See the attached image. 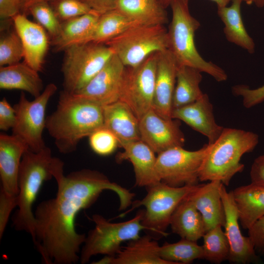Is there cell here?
<instances>
[{"mask_svg":"<svg viewBox=\"0 0 264 264\" xmlns=\"http://www.w3.org/2000/svg\"><path fill=\"white\" fill-rule=\"evenodd\" d=\"M55 179L58 187L55 197L40 202L34 213V244L46 264H76L86 238L75 229L78 213L90 207L105 190L117 194L120 211L132 204L135 194L89 169L66 176L62 173Z\"/></svg>","mask_w":264,"mask_h":264,"instance_id":"1","label":"cell"},{"mask_svg":"<svg viewBox=\"0 0 264 264\" xmlns=\"http://www.w3.org/2000/svg\"><path fill=\"white\" fill-rule=\"evenodd\" d=\"M104 126L103 107L78 93L63 90L56 110L46 118L45 129L60 153H71L85 137Z\"/></svg>","mask_w":264,"mask_h":264,"instance_id":"2","label":"cell"},{"mask_svg":"<svg viewBox=\"0 0 264 264\" xmlns=\"http://www.w3.org/2000/svg\"><path fill=\"white\" fill-rule=\"evenodd\" d=\"M64 162L52 155L47 146L34 152L29 149L24 153L19 170L18 210L12 218V223L17 231L30 234L35 242V218L33 205L43 183L54 179L64 172Z\"/></svg>","mask_w":264,"mask_h":264,"instance_id":"3","label":"cell"},{"mask_svg":"<svg viewBox=\"0 0 264 264\" xmlns=\"http://www.w3.org/2000/svg\"><path fill=\"white\" fill-rule=\"evenodd\" d=\"M259 143L256 133L241 129H223L218 139L209 144L199 175V181L219 180L228 186L232 177L242 172V157L252 152Z\"/></svg>","mask_w":264,"mask_h":264,"instance_id":"4","label":"cell"},{"mask_svg":"<svg viewBox=\"0 0 264 264\" xmlns=\"http://www.w3.org/2000/svg\"><path fill=\"white\" fill-rule=\"evenodd\" d=\"M172 19L167 30L168 50L178 65L189 66L208 74L218 82L227 79L221 67L204 60L198 51L195 43L200 23L190 14L189 0H172Z\"/></svg>","mask_w":264,"mask_h":264,"instance_id":"5","label":"cell"},{"mask_svg":"<svg viewBox=\"0 0 264 264\" xmlns=\"http://www.w3.org/2000/svg\"><path fill=\"white\" fill-rule=\"evenodd\" d=\"M143 214L144 209L140 210L133 218L119 222H111L101 215H93L95 226L86 236L80 252V263L86 264L92 256L98 254L115 256L123 242L138 238L140 232L145 230L141 223Z\"/></svg>","mask_w":264,"mask_h":264,"instance_id":"6","label":"cell"},{"mask_svg":"<svg viewBox=\"0 0 264 264\" xmlns=\"http://www.w3.org/2000/svg\"><path fill=\"white\" fill-rule=\"evenodd\" d=\"M198 184L175 187L160 181L146 188V195L140 200L132 201L129 211L141 206L145 207L141 223L148 234L159 239L168 235L166 230L174 211Z\"/></svg>","mask_w":264,"mask_h":264,"instance_id":"7","label":"cell"},{"mask_svg":"<svg viewBox=\"0 0 264 264\" xmlns=\"http://www.w3.org/2000/svg\"><path fill=\"white\" fill-rule=\"evenodd\" d=\"M64 52L61 68L63 90L75 93L85 87L114 54L105 44L93 42L72 45Z\"/></svg>","mask_w":264,"mask_h":264,"instance_id":"8","label":"cell"},{"mask_svg":"<svg viewBox=\"0 0 264 264\" xmlns=\"http://www.w3.org/2000/svg\"><path fill=\"white\" fill-rule=\"evenodd\" d=\"M127 67H134L154 52L168 49L164 25L133 26L106 44Z\"/></svg>","mask_w":264,"mask_h":264,"instance_id":"9","label":"cell"},{"mask_svg":"<svg viewBox=\"0 0 264 264\" xmlns=\"http://www.w3.org/2000/svg\"><path fill=\"white\" fill-rule=\"evenodd\" d=\"M57 90L55 84H48L41 94L31 101L22 91L19 101L13 106L16 119L12 129V134L22 138L33 152H38L46 146L43 137L45 129L46 110Z\"/></svg>","mask_w":264,"mask_h":264,"instance_id":"10","label":"cell"},{"mask_svg":"<svg viewBox=\"0 0 264 264\" xmlns=\"http://www.w3.org/2000/svg\"><path fill=\"white\" fill-rule=\"evenodd\" d=\"M208 147L205 144L192 151L176 147L157 154L156 170L161 181L175 187L198 184Z\"/></svg>","mask_w":264,"mask_h":264,"instance_id":"11","label":"cell"},{"mask_svg":"<svg viewBox=\"0 0 264 264\" xmlns=\"http://www.w3.org/2000/svg\"><path fill=\"white\" fill-rule=\"evenodd\" d=\"M158 53L136 66H125L119 100L126 103L139 120L152 108Z\"/></svg>","mask_w":264,"mask_h":264,"instance_id":"12","label":"cell"},{"mask_svg":"<svg viewBox=\"0 0 264 264\" xmlns=\"http://www.w3.org/2000/svg\"><path fill=\"white\" fill-rule=\"evenodd\" d=\"M139 124L140 140L155 153L184 145L179 120L165 118L152 108L141 117Z\"/></svg>","mask_w":264,"mask_h":264,"instance_id":"13","label":"cell"},{"mask_svg":"<svg viewBox=\"0 0 264 264\" xmlns=\"http://www.w3.org/2000/svg\"><path fill=\"white\" fill-rule=\"evenodd\" d=\"M220 193L225 214L224 233L227 239L230 253L228 261L245 264L257 260L255 249L249 237L244 236L240 229L239 212L233 191H227L222 183Z\"/></svg>","mask_w":264,"mask_h":264,"instance_id":"14","label":"cell"},{"mask_svg":"<svg viewBox=\"0 0 264 264\" xmlns=\"http://www.w3.org/2000/svg\"><path fill=\"white\" fill-rule=\"evenodd\" d=\"M125 66L113 55L102 69L76 93L103 106L119 100Z\"/></svg>","mask_w":264,"mask_h":264,"instance_id":"15","label":"cell"},{"mask_svg":"<svg viewBox=\"0 0 264 264\" xmlns=\"http://www.w3.org/2000/svg\"><path fill=\"white\" fill-rule=\"evenodd\" d=\"M28 149L26 143L19 136L0 133V191L8 197H18L20 165L22 156Z\"/></svg>","mask_w":264,"mask_h":264,"instance_id":"16","label":"cell"},{"mask_svg":"<svg viewBox=\"0 0 264 264\" xmlns=\"http://www.w3.org/2000/svg\"><path fill=\"white\" fill-rule=\"evenodd\" d=\"M12 20L22 45L24 62L36 71H41L50 43L46 30L22 13L16 15Z\"/></svg>","mask_w":264,"mask_h":264,"instance_id":"17","label":"cell"},{"mask_svg":"<svg viewBox=\"0 0 264 264\" xmlns=\"http://www.w3.org/2000/svg\"><path fill=\"white\" fill-rule=\"evenodd\" d=\"M178 65L168 49L158 52L152 109L166 119H172L173 100Z\"/></svg>","mask_w":264,"mask_h":264,"instance_id":"18","label":"cell"},{"mask_svg":"<svg viewBox=\"0 0 264 264\" xmlns=\"http://www.w3.org/2000/svg\"><path fill=\"white\" fill-rule=\"evenodd\" d=\"M172 118L183 121L205 136L209 144L218 139L224 129L217 123L213 105L206 93L195 102L173 109Z\"/></svg>","mask_w":264,"mask_h":264,"instance_id":"19","label":"cell"},{"mask_svg":"<svg viewBox=\"0 0 264 264\" xmlns=\"http://www.w3.org/2000/svg\"><path fill=\"white\" fill-rule=\"evenodd\" d=\"M123 152L118 153V163L128 160L132 164L135 178V185L148 187L161 181L156 170L155 153L142 140H139L121 146Z\"/></svg>","mask_w":264,"mask_h":264,"instance_id":"20","label":"cell"},{"mask_svg":"<svg viewBox=\"0 0 264 264\" xmlns=\"http://www.w3.org/2000/svg\"><path fill=\"white\" fill-rule=\"evenodd\" d=\"M160 245L149 234L129 241L114 257L105 256L95 264H172L161 258Z\"/></svg>","mask_w":264,"mask_h":264,"instance_id":"21","label":"cell"},{"mask_svg":"<svg viewBox=\"0 0 264 264\" xmlns=\"http://www.w3.org/2000/svg\"><path fill=\"white\" fill-rule=\"evenodd\" d=\"M221 182L212 180L206 184H198L188 198L200 213L206 231L217 226H224L225 214L220 187Z\"/></svg>","mask_w":264,"mask_h":264,"instance_id":"22","label":"cell"},{"mask_svg":"<svg viewBox=\"0 0 264 264\" xmlns=\"http://www.w3.org/2000/svg\"><path fill=\"white\" fill-rule=\"evenodd\" d=\"M103 107L104 126L114 134L120 146L140 140L139 120L126 103L119 100Z\"/></svg>","mask_w":264,"mask_h":264,"instance_id":"23","label":"cell"},{"mask_svg":"<svg viewBox=\"0 0 264 264\" xmlns=\"http://www.w3.org/2000/svg\"><path fill=\"white\" fill-rule=\"evenodd\" d=\"M100 16L93 11L62 22L58 34L50 41L53 51H64L72 45L91 42Z\"/></svg>","mask_w":264,"mask_h":264,"instance_id":"24","label":"cell"},{"mask_svg":"<svg viewBox=\"0 0 264 264\" xmlns=\"http://www.w3.org/2000/svg\"><path fill=\"white\" fill-rule=\"evenodd\" d=\"M43 88L38 71L24 62L0 66V88L2 89H20L35 98L41 94Z\"/></svg>","mask_w":264,"mask_h":264,"instance_id":"25","label":"cell"},{"mask_svg":"<svg viewBox=\"0 0 264 264\" xmlns=\"http://www.w3.org/2000/svg\"><path fill=\"white\" fill-rule=\"evenodd\" d=\"M170 226L172 232L181 238L195 242L202 238L206 232L200 213L188 197L174 211Z\"/></svg>","mask_w":264,"mask_h":264,"instance_id":"26","label":"cell"},{"mask_svg":"<svg viewBox=\"0 0 264 264\" xmlns=\"http://www.w3.org/2000/svg\"><path fill=\"white\" fill-rule=\"evenodd\" d=\"M243 228L248 229L264 216V187L251 183L233 191Z\"/></svg>","mask_w":264,"mask_h":264,"instance_id":"27","label":"cell"},{"mask_svg":"<svg viewBox=\"0 0 264 264\" xmlns=\"http://www.w3.org/2000/svg\"><path fill=\"white\" fill-rule=\"evenodd\" d=\"M242 0H232L230 6L218 7V14L223 22V32L227 40L245 49L255 52V44L245 28L241 15Z\"/></svg>","mask_w":264,"mask_h":264,"instance_id":"28","label":"cell"},{"mask_svg":"<svg viewBox=\"0 0 264 264\" xmlns=\"http://www.w3.org/2000/svg\"><path fill=\"white\" fill-rule=\"evenodd\" d=\"M138 25H164L165 8L157 0H118L115 8Z\"/></svg>","mask_w":264,"mask_h":264,"instance_id":"29","label":"cell"},{"mask_svg":"<svg viewBox=\"0 0 264 264\" xmlns=\"http://www.w3.org/2000/svg\"><path fill=\"white\" fill-rule=\"evenodd\" d=\"M202 72L193 67L178 65L173 109L195 102L203 95L200 88Z\"/></svg>","mask_w":264,"mask_h":264,"instance_id":"30","label":"cell"},{"mask_svg":"<svg viewBox=\"0 0 264 264\" xmlns=\"http://www.w3.org/2000/svg\"><path fill=\"white\" fill-rule=\"evenodd\" d=\"M138 25L114 9L101 14L91 42L106 44L130 27Z\"/></svg>","mask_w":264,"mask_h":264,"instance_id":"31","label":"cell"},{"mask_svg":"<svg viewBox=\"0 0 264 264\" xmlns=\"http://www.w3.org/2000/svg\"><path fill=\"white\" fill-rule=\"evenodd\" d=\"M159 255L172 264H188L197 259H203L202 246L197 242L183 238L176 242H166L160 246Z\"/></svg>","mask_w":264,"mask_h":264,"instance_id":"32","label":"cell"},{"mask_svg":"<svg viewBox=\"0 0 264 264\" xmlns=\"http://www.w3.org/2000/svg\"><path fill=\"white\" fill-rule=\"evenodd\" d=\"M220 225L206 232L203 236V259L219 264L228 260L230 247L225 233Z\"/></svg>","mask_w":264,"mask_h":264,"instance_id":"33","label":"cell"},{"mask_svg":"<svg viewBox=\"0 0 264 264\" xmlns=\"http://www.w3.org/2000/svg\"><path fill=\"white\" fill-rule=\"evenodd\" d=\"M24 52L21 39L16 31L1 36L0 40V66L13 65L23 58Z\"/></svg>","mask_w":264,"mask_h":264,"instance_id":"34","label":"cell"},{"mask_svg":"<svg viewBox=\"0 0 264 264\" xmlns=\"http://www.w3.org/2000/svg\"><path fill=\"white\" fill-rule=\"evenodd\" d=\"M28 14L32 16L37 23L49 34L51 39L58 34L61 22L49 2H42L33 5L28 9Z\"/></svg>","mask_w":264,"mask_h":264,"instance_id":"35","label":"cell"},{"mask_svg":"<svg viewBox=\"0 0 264 264\" xmlns=\"http://www.w3.org/2000/svg\"><path fill=\"white\" fill-rule=\"evenodd\" d=\"M49 3L61 22L95 11L83 0H54Z\"/></svg>","mask_w":264,"mask_h":264,"instance_id":"36","label":"cell"},{"mask_svg":"<svg viewBox=\"0 0 264 264\" xmlns=\"http://www.w3.org/2000/svg\"><path fill=\"white\" fill-rule=\"evenodd\" d=\"M88 138L91 149L100 155L112 154L119 145L116 137L104 126L95 130Z\"/></svg>","mask_w":264,"mask_h":264,"instance_id":"37","label":"cell"},{"mask_svg":"<svg viewBox=\"0 0 264 264\" xmlns=\"http://www.w3.org/2000/svg\"><path fill=\"white\" fill-rule=\"evenodd\" d=\"M232 93L242 98L244 107L252 108L264 101V85L255 89L250 88L245 85H237L232 88Z\"/></svg>","mask_w":264,"mask_h":264,"instance_id":"38","label":"cell"},{"mask_svg":"<svg viewBox=\"0 0 264 264\" xmlns=\"http://www.w3.org/2000/svg\"><path fill=\"white\" fill-rule=\"evenodd\" d=\"M17 197H10L0 190V239H1L6 228L10 215L13 209L18 206Z\"/></svg>","mask_w":264,"mask_h":264,"instance_id":"39","label":"cell"},{"mask_svg":"<svg viewBox=\"0 0 264 264\" xmlns=\"http://www.w3.org/2000/svg\"><path fill=\"white\" fill-rule=\"evenodd\" d=\"M15 110L5 98L0 101V129L6 131L12 129L16 122Z\"/></svg>","mask_w":264,"mask_h":264,"instance_id":"40","label":"cell"},{"mask_svg":"<svg viewBox=\"0 0 264 264\" xmlns=\"http://www.w3.org/2000/svg\"><path fill=\"white\" fill-rule=\"evenodd\" d=\"M248 230V237L255 250L264 254V216L259 219Z\"/></svg>","mask_w":264,"mask_h":264,"instance_id":"41","label":"cell"},{"mask_svg":"<svg viewBox=\"0 0 264 264\" xmlns=\"http://www.w3.org/2000/svg\"><path fill=\"white\" fill-rule=\"evenodd\" d=\"M21 0H0V17L4 20L12 19L21 13Z\"/></svg>","mask_w":264,"mask_h":264,"instance_id":"42","label":"cell"},{"mask_svg":"<svg viewBox=\"0 0 264 264\" xmlns=\"http://www.w3.org/2000/svg\"><path fill=\"white\" fill-rule=\"evenodd\" d=\"M251 183L264 187V154L257 157L250 171Z\"/></svg>","mask_w":264,"mask_h":264,"instance_id":"43","label":"cell"},{"mask_svg":"<svg viewBox=\"0 0 264 264\" xmlns=\"http://www.w3.org/2000/svg\"><path fill=\"white\" fill-rule=\"evenodd\" d=\"M94 11L102 14L114 9L118 0H83Z\"/></svg>","mask_w":264,"mask_h":264,"instance_id":"44","label":"cell"},{"mask_svg":"<svg viewBox=\"0 0 264 264\" xmlns=\"http://www.w3.org/2000/svg\"><path fill=\"white\" fill-rule=\"evenodd\" d=\"M54 0H21V13L27 15L28 9L33 5L42 2H50Z\"/></svg>","mask_w":264,"mask_h":264,"instance_id":"45","label":"cell"},{"mask_svg":"<svg viewBox=\"0 0 264 264\" xmlns=\"http://www.w3.org/2000/svg\"><path fill=\"white\" fill-rule=\"evenodd\" d=\"M248 4H254L258 7H263L264 6V0H242Z\"/></svg>","mask_w":264,"mask_h":264,"instance_id":"46","label":"cell"},{"mask_svg":"<svg viewBox=\"0 0 264 264\" xmlns=\"http://www.w3.org/2000/svg\"><path fill=\"white\" fill-rule=\"evenodd\" d=\"M215 2L218 7H221L227 6L232 0H211Z\"/></svg>","mask_w":264,"mask_h":264,"instance_id":"47","label":"cell"},{"mask_svg":"<svg viewBox=\"0 0 264 264\" xmlns=\"http://www.w3.org/2000/svg\"><path fill=\"white\" fill-rule=\"evenodd\" d=\"M165 8L170 5L172 0H157Z\"/></svg>","mask_w":264,"mask_h":264,"instance_id":"48","label":"cell"}]
</instances>
